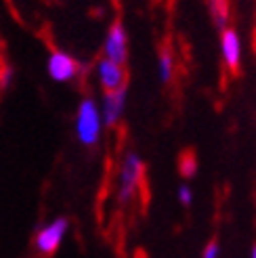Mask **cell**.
<instances>
[{"label":"cell","instance_id":"cell-1","mask_svg":"<svg viewBox=\"0 0 256 258\" xmlns=\"http://www.w3.org/2000/svg\"><path fill=\"white\" fill-rule=\"evenodd\" d=\"M103 128L105 122H103V111H101V103L91 95L82 97L74 115V133L78 143L84 147H97Z\"/></svg>","mask_w":256,"mask_h":258},{"label":"cell","instance_id":"cell-2","mask_svg":"<svg viewBox=\"0 0 256 258\" xmlns=\"http://www.w3.org/2000/svg\"><path fill=\"white\" fill-rule=\"evenodd\" d=\"M145 178V162L137 151H126L118 170V202L122 206L133 204Z\"/></svg>","mask_w":256,"mask_h":258},{"label":"cell","instance_id":"cell-3","mask_svg":"<svg viewBox=\"0 0 256 258\" xmlns=\"http://www.w3.org/2000/svg\"><path fill=\"white\" fill-rule=\"evenodd\" d=\"M68 229H70V221L66 216H59V218H55V221L46 223L44 227H40L36 237H34L36 252L42 258H50L59 250L63 237H66V233H68Z\"/></svg>","mask_w":256,"mask_h":258},{"label":"cell","instance_id":"cell-4","mask_svg":"<svg viewBox=\"0 0 256 258\" xmlns=\"http://www.w3.org/2000/svg\"><path fill=\"white\" fill-rule=\"evenodd\" d=\"M46 74L53 82L68 84V82H74L82 74V66L76 57L57 48V50H50V55L46 59Z\"/></svg>","mask_w":256,"mask_h":258},{"label":"cell","instance_id":"cell-5","mask_svg":"<svg viewBox=\"0 0 256 258\" xmlns=\"http://www.w3.org/2000/svg\"><path fill=\"white\" fill-rule=\"evenodd\" d=\"M103 57L120 63V66H126V61H128V32H126V25L120 19L111 21V25L105 32Z\"/></svg>","mask_w":256,"mask_h":258},{"label":"cell","instance_id":"cell-6","mask_svg":"<svg viewBox=\"0 0 256 258\" xmlns=\"http://www.w3.org/2000/svg\"><path fill=\"white\" fill-rule=\"evenodd\" d=\"M221 34V59H223V66L229 74H239L241 68V57H244V44H241V36L235 28H225Z\"/></svg>","mask_w":256,"mask_h":258},{"label":"cell","instance_id":"cell-7","mask_svg":"<svg viewBox=\"0 0 256 258\" xmlns=\"http://www.w3.org/2000/svg\"><path fill=\"white\" fill-rule=\"evenodd\" d=\"M126 105H128L126 86L118 90H105L103 97H101V111H103V122L107 128H116L122 122L126 113Z\"/></svg>","mask_w":256,"mask_h":258},{"label":"cell","instance_id":"cell-8","mask_svg":"<svg viewBox=\"0 0 256 258\" xmlns=\"http://www.w3.org/2000/svg\"><path fill=\"white\" fill-rule=\"evenodd\" d=\"M95 74H97V82L101 86V90H118L122 86H126V70L120 63L111 61V59H105L101 57L97 68H95Z\"/></svg>","mask_w":256,"mask_h":258},{"label":"cell","instance_id":"cell-9","mask_svg":"<svg viewBox=\"0 0 256 258\" xmlns=\"http://www.w3.org/2000/svg\"><path fill=\"white\" fill-rule=\"evenodd\" d=\"M204 3H206L208 17L214 28L219 32L229 28V23H231V0H204Z\"/></svg>","mask_w":256,"mask_h":258},{"label":"cell","instance_id":"cell-10","mask_svg":"<svg viewBox=\"0 0 256 258\" xmlns=\"http://www.w3.org/2000/svg\"><path fill=\"white\" fill-rule=\"evenodd\" d=\"M174 72H176V61H174V53L170 46H162L160 55H158V78L162 84H172L174 80Z\"/></svg>","mask_w":256,"mask_h":258},{"label":"cell","instance_id":"cell-11","mask_svg":"<svg viewBox=\"0 0 256 258\" xmlns=\"http://www.w3.org/2000/svg\"><path fill=\"white\" fill-rule=\"evenodd\" d=\"M178 172L183 178H194L198 174V158L194 151H183L178 158Z\"/></svg>","mask_w":256,"mask_h":258},{"label":"cell","instance_id":"cell-12","mask_svg":"<svg viewBox=\"0 0 256 258\" xmlns=\"http://www.w3.org/2000/svg\"><path fill=\"white\" fill-rule=\"evenodd\" d=\"M15 82V70L11 66H3L0 68V90H9Z\"/></svg>","mask_w":256,"mask_h":258},{"label":"cell","instance_id":"cell-13","mask_svg":"<svg viewBox=\"0 0 256 258\" xmlns=\"http://www.w3.org/2000/svg\"><path fill=\"white\" fill-rule=\"evenodd\" d=\"M176 198H178V202H181V206H191V202H194V189H191L187 183H183V185H178V189H176Z\"/></svg>","mask_w":256,"mask_h":258},{"label":"cell","instance_id":"cell-14","mask_svg":"<svg viewBox=\"0 0 256 258\" xmlns=\"http://www.w3.org/2000/svg\"><path fill=\"white\" fill-rule=\"evenodd\" d=\"M221 256V246H219V241L216 239H210L208 241V246L204 248L202 252V258H219Z\"/></svg>","mask_w":256,"mask_h":258},{"label":"cell","instance_id":"cell-15","mask_svg":"<svg viewBox=\"0 0 256 258\" xmlns=\"http://www.w3.org/2000/svg\"><path fill=\"white\" fill-rule=\"evenodd\" d=\"M250 258H256V243L252 246V252H250Z\"/></svg>","mask_w":256,"mask_h":258}]
</instances>
